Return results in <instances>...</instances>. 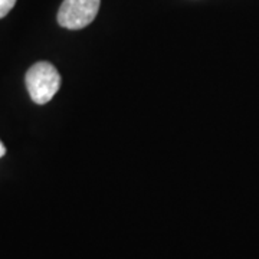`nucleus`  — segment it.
I'll use <instances>...</instances> for the list:
<instances>
[{
	"mask_svg": "<svg viewBox=\"0 0 259 259\" xmlns=\"http://www.w3.org/2000/svg\"><path fill=\"white\" fill-rule=\"evenodd\" d=\"M26 88L32 101L45 105L51 101L61 87V76L56 68L47 61H40L29 68L26 72Z\"/></svg>",
	"mask_w": 259,
	"mask_h": 259,
	"instance_id": "f257e3e1",
	"label": "nucleus"
},
{
	"mask_svg": "<svg viewBox=\"0 0 259 259\" xmlns=\"http://www.w3.org/2000/svg\"><path fill=\"white\" fill-rule=\"evenodd\" d=\"M101 0H64L58 12V23L66 29L78 30L93 22Z\"/></svg>",
	"mask_w": 259,
	"mask_h": 259,
	"instance_id": "f03ea898",
	"label": "nucleus"
},
{
	"mask_svg": "<svg viewBox=\"0 0 259 259\" xmlns=\"http://www.w3.org/2000/svg\"><path fill=\"white\" fill-rule=\"evenodd\" d=\"M16 5V0H0V19L5 18L13 6Z\"/></svg>",
	"mask_w": 259,
	"mask_h": 259,
	"instance_id": "7ed1b4c3",
	"label": "nucleus"
},
{
	"mask_svg": "<svg viewBox=\"0 0 259 259\" xmlns=\"http://www.w3.org/2000/svg\"><path fill=\"white\" fill-rule=\"evenodd\" d=\"M5 153H6V148L3 146V143L0 141V157H3L5 156Z\"/></svg>",
	"mask_w": 259,
	"mask_h": 259,
	"instance_id": "20e7f679",
	"label": "nucleus"
}]
</instances>
